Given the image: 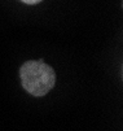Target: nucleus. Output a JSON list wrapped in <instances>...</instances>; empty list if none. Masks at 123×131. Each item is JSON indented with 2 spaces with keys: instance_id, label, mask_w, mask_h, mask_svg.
Masks as SVG:
<instances>
[{
  "instance_id": "f257e3e1",
  "label": "nucleus",
  "mask_w": 123,
  "mask_h": 131,
  "mask_svg": "<svg viewBox=\"0 0 123 131\" xmlns=\"http://www.w3.org/2000/svg\"><path fill=\"white\" fill-rule=\"evenodd\" d=\"M22 87L32 96L42 97L55 87L56 73L43 60H30L20 68Z\"/></svg>"
},
{
  "instance_id": "f03ea898",
  "label": "nucleus",
  "mask_w": 123,
  "mask_h": 131,
  "mask_svg": "<svg viewBox=\"0 0 123 131\" xmlns=\"http://www.w3.org/2000/svg\"><path fill=\"white\" fill-rule=\"evenodd\" d=\"M20 2H22L23 4H27V5H35V4H39L40 2H43V0H20Z\"/></svg>"
}]
</instances>
